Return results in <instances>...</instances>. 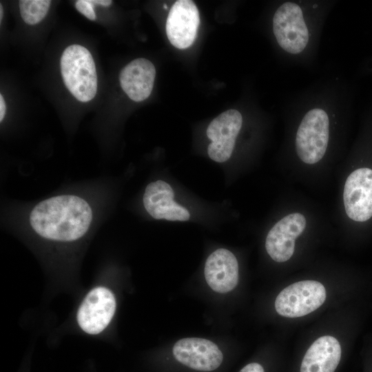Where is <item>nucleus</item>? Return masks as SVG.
Here are the masks:
<instances>
[{"label": "nucleus", "mask_w": 372, "mask_h": 372, "mask_svg": "<svg viewBox=\"0 0 372 372\" xmlns=\"http://www.w3.org/2000/svg\"><path fill=\"white\" fill-rule=\"evenodd\" d=\"M171 185L163 180L149 183L143 196V204L146 211L154 219L172 221H187L190 218L189 211L177 203Z\"/></svg>", "instance_id": "nucleus-12"}, {"label": "nucleus", "mask_w": 372, "mask_h": 372, "mask_svg": "<svg viewBox=\"0 0 372 372\" xmlns=\"http://www.w3.org/2000/svg\"><path fill=\"white\" fill-rule=\"evenodd\" d=\"M114 293L108 287L98 286L85 296L76 312L79 328L89 335H98L111 322L116 311Z\"/></svg>", "instance_id": "nucleus-4"}, {"label": "nucleus", "mask_w": 372, "mask_h": 372, "mask_svg": "<svg viewBox=\"0 0 372 372\" xmlns=\"http://www.w3.org/2000/svg\"><path fill=\"white\" fill-rule=\"evenodd\" d=\"M21 17L25 23L34 25L41 21L47 14L51 1L21 0L19 1Z\"/></svg>", "instance_id": "nucleus-15"}, {"label": "nucleus", "mask_w": 372, "mask_h": 372, "mask_svg": "<svg viewBox=\"0 0 372 372\" xmlns=\"http://www.w3.org/2000/svg\"><path fill=\"white\" fill-rule=\"evenodd\" d=\"M93 6L100 5L103 6H109L112 4L111 0H90Z\"/></svg>", "instance_id": "nucleus-18"}, {"label": "nucleus", "mask_w": 372, "mask_h": 372, "mask_svg": "<svg viewBox=\"0 0 372 372\" xmlns=\"http://www.w3.org/2000/svg\"><path fill=\"white\" fill-rule=\"evenodd\" d=\"M324 286L316 280H302L282 289L275 300L277 313L287 318H299L319 308L326 300Z\"/></svg>", "instance_id": "nucleus-5"}, {"label": "nucleus", "mask_w": 372, "mask_h": 372, "mask_svg": "<svg viewBox=\"0 0 372 372\" xmlns=\"http://www.w3.org/2000/svg\"><path fill=\"white\" fill-rule=\"evenodd\" d=\"M273 30L279 45L287 52L298 54L307 46L309 32L300 7L287 2L276 11Z\"/></svg>", "instance_id": "nucleus-7"}, {"label": "nucleus", "mask_w": 372, "mask_h": 372, "mask_svg": "<svg viewBox=\"0 0 372 372\" xmlns=\"http://www.w3.org/2000/svg\"><path fill=\"white\" fill-rule=\"evenodd\" d=\"M172 355L178 364L195 372H214L224 361L223 353L217 344L199 338L178 340L172 348Z\"/></svg>", "instance_id": "nucleus-6"}, {"label": "nucleus", "mask_w": 372, "mask_h": 372, "mask_svg": "<svg viewBox=\"0 0 372 372\" xmlns=\"http://www.w3.org/2000/svg\"><path fill=\"white\" fill-rule=\"evenodd\" d=\"M306 227V219L300 213L290 214L269 230L265 240V248L269 256L276 262L287 261L293 256L295 240L302 234Z\"/></svg>", "instance_id": "nucleus-11"}, {"label": "nucleus", "mask_w": 372, "mask_h": 372, "mask_svg": "<svg viewBox=\"0 0 372 372\" xmlns=\"http://www.w3.org/2000/svg\"><path fill=\"white\" fill-rule=\"evenodd\" d=\"M156 76L154 64L144 58L132 61L120 72L119 81L125 93L136 102L145 100L151 94Z\"/></svg>", "instance_id": "nucleus-14"}, {"label": "nucleus", "mask_w": 372, "mask_h": 372, "mask_svg": "<svg viewBox=\"0 0 372 372\" xmlns=\"http://www.w3.org/2000/svg\"><path fill=\"white\" fill-rule=\"evenodd\" d=\"M93 219L87 200L74 194H61L38 203L30 211L28 224L43 240L70 243L85 236Z\"/></svg>", "instance_id": "nucleus-1"}, {"label": "nucleus", "mask_w": 372, "mask_h": 372, "mask_svg": "<svg viewBox=\"0 0 372 372\" xmlns=\"http://www.w3.org/2000/svg\"><path fill=\"white\" fill-rule=\"evenodd\" d=\"M65 85L79 101L88 102L97 91L95 63L90 51L80 45H72L63 51L60 61Z\"/></svg>", "instance_id": "nucleus-2"}, {"label": "nucleus", "mask_w": 372, "mask_h": 372, "mask_svg": "<svg viewBox=\"0 0 372 372\" xmlns=\"http://www.w3.org/2000/svg\"><path fill=\"white\" fill-rule=\"evenodd\" d=\"M238 263L229 250L220 248L207 258L204 275L207 285L218 293L233 290L238 282Z\"/></svg>", "instance_id": "nucleus-13"}, {"label": "nucleus", "mask_w": 372, "mask_h": 372, "mask_svg": "<svg viewBox=\"0 0 372 372\" xmlns=\"http://www.w3.org/2000/svg\"><path fill=\"white\" fill-rule=\"evenodd\" d=\"M6 105L2 94H0V121L1 122L5 116Z\"/></svg>", "instance_id": "nucleus-17"}, {"label": "nucleus", "mask_w": 372, "mask_h": 372, "mask_svg": "<svg viewBox=\"0 0 372 372\" xmlns=\"http://www.w3.org/2000/svg\"><path fill=\"white\" fill-rule=\"evenodd\" d=\"M199 23V12L195 3L191 0L176 1L166 21V34L169 42L178 49L189 48L196 39Z\"/></svg>", "instance_id": "nucleus-10"}, {"label": "nucleus", "mask_w": 372, "mask_h": 372, "mask_svg": "<svg viewBox=\"0 0 372 372\" xmlns=\"http://www.w3.org/2000/svg\"><path fill=\"white\" fill-rule=\"evenodd\" d=\"M3 18V7L1 3L0 4V21H1Z\"/></svg>", "instance_id": "nucleus-19"}, {"label": "nucleus", "mask_w": 372, "mask_h": 372, "mask_svg": "<svg viewBox=\"0 0 372 372\" xmlns=\"http://www.w3.org/2000/svg\"><path fill=\"white\" fill-rule=\"evenodd\" d=\"M343 200L347 215L353 220L364 222L372 217V169L359 168L348 176Z\"/></svg>", "instance_id": "nucleus-9"}, {"label": "nucleus", "mask_w": 372, "mask_h": 372, "mask_svg": "<svg viewBox=\"0 0 372 372\" xmlns=\"http://www.w3.org/2000/svg\"><path fill=\"white\" fill-rule=\"evenodd\" d=\"M242 124L241 114L234 109L223 112L211 121L207 129V136L211 140L207 154L211 160L220 163L231 157Z\"/></svg>", "instance_id": "nucleus-8"}, {"label": "nucleus", "mask_w": 372, "mask_h": 372, "mask_svg": "<svg viewBox=\"0 0 372 372\" xmlns=\"http://www.w3.org/2000/svg\"><path fill=\"white\" fill-rule=\"evenodd\" d=\"M329 121L322 109L309 111L302 118L296 134L298 157L307 164H314L324 156L329 141Z\"/></svg>", "instance_id": "nucleus-3"}, {"label": "nucleus", "mask_w": 372, "mask_h": 372, "mask_svg": "<svg viewBox=\"0 0 372 372\" xmlns=\"http://www.w3.org/2000/svg\"><path fill=\"white\" fill-rule=\"evenodd\" d=\"M76 10L90 20H95L94 6L90 0H78L75 3Z\"/></svg>", "instance_id": "nucleus-16"}]
</instances>
